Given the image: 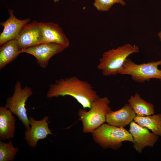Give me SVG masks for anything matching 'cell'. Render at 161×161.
Returning a JSON list of instances; mask_svg holds the SVG:
<instances>
[{"label": "cell", "mask_w": 161, "mask_h": 161, "mask_svg": "<svg viewBox=\"0 0 161 161\" xmlns=\"http://www.w3.org/2000/svg\"><path fill=\"white\" fill-rule=\"evenodd\" d=\"M66 95L75 99L84 109H90L93 101L99 97L89 83L75 76L55 80L50 85L47 94L48 98Z\"/></svg>", "instance_id": "1"}, {"label": "cell", "mask_w": 161, "mask_h": 161, "mask_svg": "<svg viewBox=\"0 0 161 161\" xmlns=\"http://www.w3.org/2000/svg\"><path fill=\"white\" fill-rule=\"evenodd\" d=\"M139 52L137 46L129 43L110 49L103 54L97 68L104 76L116 75L119 74L128 57Z\"/></svg>", "instance_id": "2"}, {"label": "cell", "mask_w": 161, "mask_h": 161, "mask_svg": "<svg viewBox=\"0 0 161 161\" xmlns=\"http://www.w3.org/2000/svg\"><path fill=\"white\" fill-rule=\"evenodd\" d=\"M110 103L107 97H99L92 102L89 111L79 110L78 115L82 123L83 132L92 133L106 122V115L112 111Z\"/></svg>", "instance_id": "3"}, {"label": "cell", "mask_w": 161, "mask_h": 161, "mask_svg": "<svg viewBox=\"0 0 161 161\" xmlns=\"http://www.w3.org/2000/svg\"><path fill=\"white\" fill-rule=\"evenodd\" d=\"M95 142L104 149L111 148L116 150L122 145V142L134 143L133 137L124 127H118L103 124L92 133Z\"/></svg>", "instance_id": "4"}, {"label": "cell", "mask_w": 161, "mask_h": 161, "mask_svg": "<svg viewBox=\"0 0 161 161\" xmlns=\"http://www.w3.org/2000/svg\"><path fill=\"white\" fill-rule=\"evenodd\" d=\"M160 65L161 59L138 64L128 58L119 74L131 75L133 80L139 83H144L152 78L161 81V70L158 68Z\"/></svg>", "instance_id": "5"}, {"label": "cell", "mask_w": 161, "mask_h": 161, "mask_svg": "<svg viewBox=\"0 0 161 161\" xmlns=\"http://www.w3.org/2000/svg\"><path fill=\"white\" fill-rule=\"evenodd\" d=\"M32 94L30 87L26 86L22 89L21 82L18 81L15 85L13 94L11 97L7 98L5 106L17 117L26 129L30 128V122L27 113L26 102Z\"/></svg>", "instance_id": "6"}, {"label": "cell", "mask_w": 161, "mask_h": 161, "mask_svg": "<svg viewBox=\"0 0 161 161\" xmlns=\"http://www.w3.org/2000/svg\"><path fill=\"white\" fill-rule=\"evenodd\" d=\"M66 48L55 43L42 42L22 49V53L34 56L37 62L42 68H46L50 58L54 55L63 51Z\"/></svg>", "instance_id": "7"}, {"label": "cell", "mask_w": 161, "mask_h": 161, "mask_svg": "<svg viewBox=\"0 0 161 161\" xmlns=\"http://www.w3.org/2000/svg\"><path fill=\"white\" fill-rule=\"evenodd\" d=\"M49 118L45 116L42 119L36 120L32 117H29L31 127L26 129L24 139L30 147L35 148L39 140L47 138L49 134L54 135L49 128Z\"/></svg>", "instance_id": "8"}, {"label": "cell", "mask_w": 161, "mask_h": 161, "mask_svg": "<svg viewBox=\"0 0 161 161\" xmlns=\"http://www.w3.org/2000/svg\"><path fill=\"white\" fill-rule=\"evenodd\" d=\"M129 132L134 139L133 146L140 153L146 147H153L159 137L150 132L147 128L140 126L134 121L130 123Z\"/></svg>", "instance_id": "9"}, {"label": "cell", "mask_w": 161, "mask_h": 161, "mask_svg": "<svg viewBox=\"0 0 161 161\" xmlns=\"http://www.w3.org/2000/svg\"><path fill=\"white\" fill-rule=\"evenodd\" d=\"M16 40L21 49L42 43L41 22L34 20L25 24Z\"/></svg>", "instance_id": "10"}, {"label": "cell", "mask_w": 161, "mask_h": 161, "mask_svg": "<svg viewBox=\"0 0 161 161\" xmlns=\"http://www.w3.org/2000/svg\"><path fill=\"white\" fill-rule=\"evenodd\" d=\"M8 11L10 14L9 18L0 23L4 27L3 30L0 35L1 46L9 41L16 39L23 27L30 21L29 18L23 20L18 19L15 16L12 9H8Z\"/></svg>", "instance_id": "11"}, {"label": "cell", "mask_w": 161, "mask_h": 161, "mask_svg": "<svg viewBox=\"0 0 161 161\" xmlns=\"http://www.w3.org/2000/svg\"><path fill=\"white\" fill-rule=\"evenodd\" d=\"M42 42L59 44L66 48L70 45L69 40L59 25L52 22H41Z\"/></svg>", "instance_id": "12"}, {"label": "cell", "mask_w": 161, "mask_h": 161, "mask_svg": "<svg viewBox=\"0 0 161 161\" xmlns=\"http://www.w3.org/2000/svg\"><path fill=\"white\" fill-rule=\"evenodd\" d=\"M136 115L130 105L126 104L120 109L107 114L106 122L112 126L124 127L133 121Z\"/></svg>", "instance_id": "13"}, {"label": "cell", "mask_w": 161, "mask_h": 161, "mask_svg": "<svg viewBox=\"0 0 161 161\" xmlns=\"http://www.w3.org/2000/svg\"><path fill=\"white\" fill-rule=\"evenodd\" d=\"M5 106L0 107V140H4L13 138L16 119L12 112Z\"/></svg>", "instance_id": "14"}, {"label": "cell", "mask_w": 161, "mask_h": 161, "mask_svg": "<svg viewBox=\"0 0 161 161\" xmlns=\"http://www.w3.org/2000/svg\"><path fill=\"white\" fill-rule=\"evenodd\" d=\"M16 39L8 41L1 45L0 48V69H1L14 60L22 53Z\"/></svg>", "instance_id": "15"}, {"label": "cell", "mask_w": 161, "mask_h": 161, "mask_svg": "<svg viewBox=\"0 0 161 161\" xmlns=\"http://www.w3.org/2000/svg\"><path fill=\"white\" fill-rule=\"evenodd\" d=\"M127 100L137 116L143 117L154 114L155 110L153 104L142 99L138 93L136 92L134 96H131Z\"/></svg>", "instance_id": "16"}, {"label": "cell", "mask_w": 161, "mask_h": 161, "mask_svg": "<svg viewBox=\"0 0 161 161\" xmlns=\"http://www.w3.org/2000/svg\"><path fill=\"white\" fill-rule=\"evenodd\" d=\"M134 120L140 126L150 130L153 134L161 137V114L143 117L136 115Z\"/></svg>", "instance_id": "17"}, {"label": "cell", "mask_w": 161, "mask_h": 161, "mask_svg": "<svg viewBox=\"0 0 161 161\" xmlns=\"http://www.w3.org/2000/svg\"><path fill=\"white\" fill-rule=\"evenodd\" d=\"M19 151L18 147H13L12 141L8 143L0 141V161H13Z\"/></svg>", "instance_id": "18"}, {"label": "cell", "mask_w": 161, "mask_h": 161, "mask_svg": "<svg viewBox=\"0 0 161 161\" xmlns=\"http://www.w3.org/2000/svg\"><path fill=\"white\" fill-rule=\"evenodd\" d=\"M94 7L98 11L106 12L109 11L112 6L117 3L123 6L126 5L123 0H94Z\"/></svg>", "instance_id": "19"}, {"label": "cell", "mask_w": 161, "mask_h": 161, "mask_svg": "<svg viewBox=\"0 0 161 161\" xmlns=\"http://www.w3.org/2000/svg\"><path fill=\"white\" fill-rule=\"evenodd\" d=\"M158 35L161 43V29L158 33Z\"/></svg>", "instance_id": "20"}, {"label": "cell", "mask_w": 161, "mask_h": 161, "mask_svg": "<svg viewBox=\"0 0 161 161\" xmlns=\"http://www.w3.org/2000/svg\"><path fill=\"white\" fill-rule=\"evenodd\" d=\"M53 0V1L55 3H56L58 2V1H59L60 0ZM73 1H75V0H72Z\"/></svg>", "instance_id": "21"}]
</instances>
